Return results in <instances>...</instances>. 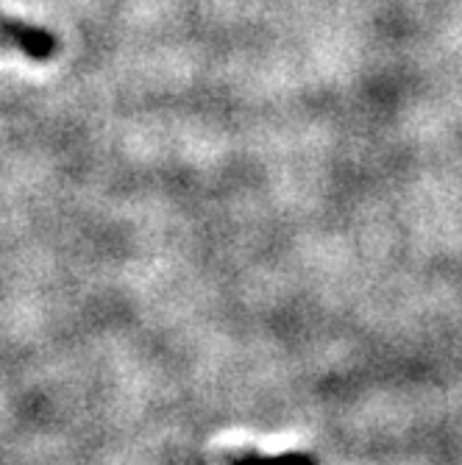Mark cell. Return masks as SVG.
Listing matches in <instances>:
<instances>
[{"label": "cell", "instance_id": "cell-1", "mask_svg": "<svg viewBox=\"0 0 462 465\" xmlns=\"http://www.w3.org/2000/svg\"><path fill=\"white\" fill-rule=\"evenodd\" d=\"M0 48L20 54L31 62H48L56 56L59 42L48 28L31 25L25 20H15L0 12Z\"/></svg>", "mask_w": 462, "mask_h": 465}, {"label": "cell", "instance_id": "cell-2", "mask_svg": "<svg viewBox=\"0 0 462 465\" xmlns=\"http://www.w3.org/2000/svg\"><path fill=\"white\" fill-rule=\"evenodd\" d=\"M231 465H318L310 454L301 451H290V454H279V457H260V454H245L240 460H234Z\"/></svg>", "mask_w": 462, "mask_h": 465}]
</instances>
